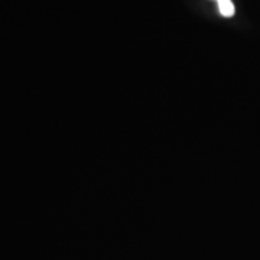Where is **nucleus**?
<instances>
[{
  "instance_id": "1",
  "label": "nucleus",
  "mask_w": 260,
  "mask_h": 260,
  "mask_svg": "<svg viewBox=\"0 0 260 260\" xmlns=\"http://www.w3.org/2000/svg\"><path fill=\"white\" fill-rule=\"evenodd\" d=\"M218 9L219 12L222 14V16H224V17H233L234 14H235V6H234L232 0H230V2L219 3Z\"/></svg>"
},
{
  "instance_id": "2",
  "label": "nucleus",
  "mask_w": 260,
  "mask_h": 260,
  "mask_svg": "<svg viewBox=\"0 0 260 260\" xmlns=\"http://www.w3.org/2000/svg\"><path fill=\"white\" fill-rule=\"evenodd\" d=\"M216 2L218 3V4H219V3H224V2H230V0H216Z\"/></svg>"
}]
</instances>
